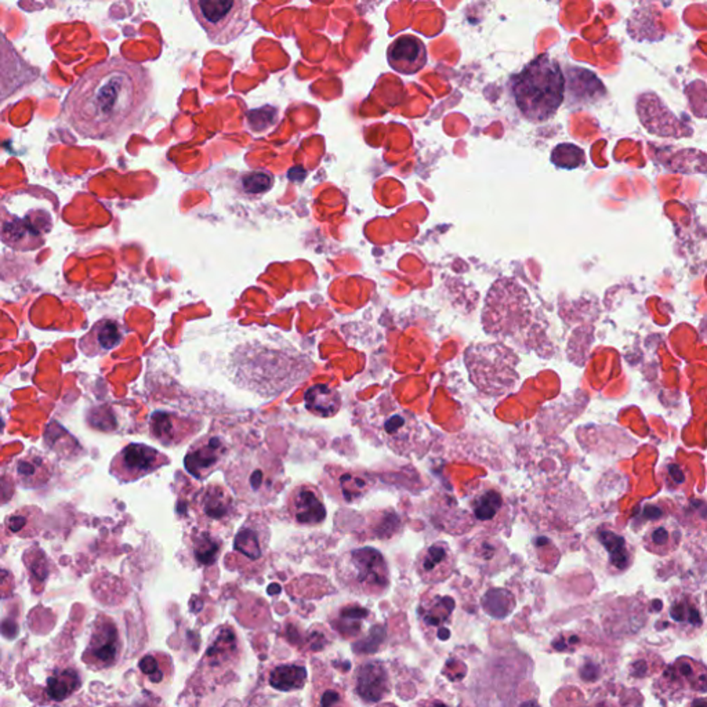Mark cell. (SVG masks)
Here are the masks:
<instances>
[{"mask_svg":"<svg viewBox=\"0 0 707 707\" xmlns=\"http://www.w3.org/2000/svg\"><path fill=\"white\" fill-rule=\"evenodd\" d=\"M152 95V79L142 65L113 59L78 80L65 101V116L83 137L111 139L142 118Z\"/></svg>","mask_w":707,"mask_h":707,"instance_id":"6da1fadb","label":"cell"},{"mask_svg":"<svg viewBox=\"0 0 707 707\" xmlns=\"http://www.w3.org/2000/svg\"><path fill=\"white\" fill-rule=\"evenodd\" d=\"M313 365L290 351L246 344L231 357V378L236 386L262 397L288 391L308 376Z\"/></svg>","mask_w":707,"mask_h":707,"instance_id":"7a4b0ae2","label":"cell"},{"mask_svg":"<svg viewBox=\"0 0 707 707\" xmlns=\"http://www.w3.org/2000/svg\"><path fill=\"white\" fill-rule=\"evenodd\" d=\"M511 93L525 118L545 122L557 113L565 95L560 64L547 54L535 59L511 80Z\"/></svg>","mask_w":707,"mask_h":707,"instance_id":"3957f363","label":"cell"},{"mask_svg":"<svg viewBox=\"0 0 707 707\" xmlns=\"http://www.w3.org/2000/svg\"><path fill=\"white\" fill-rule=\"evenodd\" d=\"M482 321L486 332L499 337L516 340L525 337V332L532 335L534 317L527 292L513 280H499L486 298Z\"/></svg>","mask_w":707,"mask_h":707,"instance_id":"277c9868","label":"cell"},{"mask_svg":"<svg viewBox=\"0 0 707 707\" xmlns=\"http://www.w3.org/2000/svg\"><path fill=\"white\" fill-rule=\"evenodd\" d=\"M473 384L491 397L506 394L516 387L519 358L503 344H477L464 354Z\"/></svg>","mask_w":707,"mask_h":707,"instance_id":"5b68a950","label":"cell"},{"mask_svg":"<svg viewBox=\"0 0 707 707\" xmlns=\"http://www.w3.org/2000/svg\"><path fill=\"white\" fill-rule=\"evenodd\" d=\"M336 578L354 594L381 597L390 586V569L381 551L373 547L357 548L337 561Z\"/></svg>","mask_w":707,"mask_h":707,"instance_id":"8992f818","label":"cell"},{"mask_svg":"<svg viewBox=\"0 0 707 707\" xmlns=\"http://www.w3.org/2000/svg\"><path fill=\"white\" fill-rule=\"evenodd\" d=\"M188 4L209 41L220 46L236 41L251 23L248 0H188Z\"/></svg>","mask_w":707,"mask_h":707,"instance_id":"52a82bcc","label":"cell"},{"mask_svg":"<svg viewBox=\"0 0 707 707\" xmlns=\"http://www.w3.org/2000/svg\"><path fill=\"white\" fill-rule=\"evenodd\" d=\"M280 474V464L265 454H243L227 470V481L243 500L262 503L271 498Z\"/></svg>","mask_w":707,"mask_h":707,"instance_id":"ba28073f","label":"cell"},{"mask_svg":"<svg viewBox=\"0 0 707 707\" xmlns=\"http://www.w3.org/2000/svg\"><path fill=\"white\" fill-rule=\"evenodd\" d=\"M239 655H241V648L235 631L228 626L218 629L217 633L213 634L201 666L197 669V687L209 691L227 684L230 675L235 673Z\"/></svg>","mask_w":707,"mask_h":707,"instance_id":"9c48e42d","label":"cell"},{"mask_svg":"<svg viewBox=\"0 0 707 707\" xmlns=\"http://www.w3.org/2000/svg\"><path fill=\"white\" fill-rule=\"evenodd\" d=\"M706 678L707 670L703 663L693 657L681 656L667 665L655 680L654 693L657 698L670 702L695 698L706 693Z\"/></svg>","mask_w":707,"mask_h":707,"instance_id":"30bf717a","label":"cell"},{"mask_svg":"<svg viewBox=\"0 0 707 707\" xmlns=\"http://www.w3.org/2000/svg\"><path fill=\"white\" fill-rule=\"evenodd\" d=\"M121 652V633L115 620L106 615H98L90 626L87 647L83 652L86 666L95 672L111 669L119 662Z\"/></svg>","mask_w":707,"mask_h":707,"instance_id":"8fae6325","label":"cell"},{"mask_svg":"<svg viewBox=\"0 0 707 707\" xmlns=\"http://www.w3.org/2000/svg\"><path fill=\"white\" fill-rule=\"evenodd\" d=\"M168 463V456L155 448L142 444H129L114 457L109 472L121 482H133L157 472Z\"/></svg>","mask_w":707,"mask_h":707,"instance_id":"7c38bea8","label":"cell"},{"mask_svg":"<svg viewBox=\"0 0 707 707\" xmlns=\"http://www.w3.org/2000/svg\"><path fill=\"white\" fill-rule=\"evenodd\" d=\"M381 439L398 454H410L420 449L422 426L409 413H394L384 418Z\"/></svg>","mask_w":707,"mask_h":707,"instance_id":"4fadbf2b","label":"cell"},{"mask_svg":"<svg viewBox=\"0 0 707 707\" xmlns=\"http://www.w3.org/2000/svg\"><path fill=\"white\" fill-rule=\"evenodd\" d=\"M454 610V601L448 595H431L423 599L418 610V623L428 639L446 641L449 638Z\"/></svg>","mask_w":707,"mask_h":707,"instance_id":"5bb4252c","label":"cell"},{"mask_svg":"<svg viewBox=\"0 0 707 707\" xmlns=\"http://www.w3.org/2000/svg\"><path fill=\"white\" fill-rule=\"evenodd\" d=\"M418 578L427 584L445 582L454 574V556L448 543L436 542L420 551L416 558Z\"/></svg>","mask_w":707,"mask_h":707,"instance_id":"9a60e30c","label":"cell"},{"mask_svg":"<svg viewBox=\"0 0 707 707\" xmlns=\"http://www.w3.org/2000/svg\"><path fill=\"white\" fill-rule=\"evenodd\" d=\"M227 452V444L220 436L201 439L187 454L184 460L187 472L197 480H204L220 466Z\"/></svg>","mask_w":707,"mask_h":707,"instance_id":"2e32d148","label":"cell"},{"mask_svg":"<svg viewBox=\"0 0 707 707\" xmlns=\"http://www.w3.org/2000/svg\"><path fill=\"white\" fill-rule=\"evenodd\" d=\"M594 540L601 548L602 560L607 563L610 574H623L634 561V547L622 534L610 525L600 527L594 532Z\"/></svg>","mask_w":707,"mask_h":707,"instance_id":"e0dca14e","label":"cell"},{"mask_svg":"<svg viewBox=\"0 0 707 707\" xmlns=\"http://www.w3.org/2000/svg\"><path fill=\"white\" fill-rule=\"evenodd\" d=\"M387 60L394 71L415 75L427 64V49L416 36H399L390 44Z\"/></svg>","mask_w":707,"mask_h":707,"instance_id":"ac0fdd59","label":"cell"},{"mask_svg":"<svg viewBox=\"0 0 707 707\" xmlns=\"http://www.w3.org/2000/svg\"><path fill=\"white\" fill-rule=\"evenodd\" d=\"M288 513L296 524H322L326 519V509L322 501L321 493L311 485H298L288 498Z\"/></svg>","mask_w":707,"mask_h":707,"instance_id":"d6986e66","label":"cell"},{"mask_svg":"<svg viewBox=\"0 0 707 707\" xmlns=\"http://www.w3.org/2000/svg\"><path fill=\"white\" fill-rule=\"evenodd\" d=\"M195 509L207 524H225L235 513V501L225 486L210 483L197 493Z\"/></svg>","mask_w":707,"mask_h":707,"instance_id":"ffe728a7","label":"cell"},{"mask_svg":"<svg viewBox=\"0 0 707 707\" xmlns=\"http://www.w3.org/2000/svg\"><path fill=\"white\" fill-rule=\"evenodd\" d=\"M354 690L366 703H378L390 693V677L386 666L379 660H369L358 666L354 677Z\"/></svg>","mask_w":707,"mask_h":707,"instance_id":"44dd1931","label":"cell"},{"mask_svg":"<svg viewBox=\"0 0 707 707\" xmlns=\"http://www.w3.org/2000/svg\"><path fill=\"white\" fill-rule=\"evenodd\" d=\"M669 618L675 633L683 638H693L703 628L699 602L688 594L675 597L670 604Z\"/></svg>","mask_w":707,"mask_h":707,"instance_id":"7402d4cb","label":"cell"},{"mask_svg":"<svg viewBox=\"0 0 707 707\" xmlns=\"http://www.w3.org/2000/svg\"><path fill=\"white\" fill-rule=\"evenodd\" d=\"M659 521V519H657ZM681 542V530L669 519L655 522L643 537L644 547L652 555L667 556L677 550Z\"/></svg>","mask_w":707,"mask_h":707,"instance_id":"603a6c76","label":"cell"},{"mask_svg":"<svg viewBox=\"0 0 707 707\" xmlns=\"http://www.w3.org/2000/svg\"><path fill=\"white\" fill-rule=\"evenodd\" d=\"M17 481L24 488H41L46 485L53 475L50 463L38 454H31L17 463Z\"/></svg>","mask_w":707,"mask_h":707,"instance_id":"cb8c5ba5","label":"cell"},{"mask_svg":"<svg viewBox=\"0 0 707 707\" xmlns=\"http://www.w3.org/2000/svg\"><path fill=\"white\" fill-rule=\"evenodd\" d=\"M472 556L475 564L483 571H499L503 568L509 560V550L498 539L492 537H480L472 545Z\"/></svg>","mask_w":707,"mask_h":707,"instance_id":"d4e9b609","label":"cell"},{"mask_svg":"<svg viewBox=\"0 0 707 707\" xmlns=\"http://www.w3.org/2000/svg\"><path fill=\"white\" fill-rule=\"evenodd\" d=\"M267 540H269L267 527L260 521H248L236 535L234 547L251 560H259L262 551L267 547Z\"/></svg>","mask_w":707,"mask_h":707,"instance_id":"484cf974","label":"cell"},{"mask_svg":"<svg viewBox=\"0 0 707 707\" xmlns=\"http://www.w3.org/2000/svg\"><path fill=\"white\" fill-rule=\"evenodd\" d=\"M82 678L74 667H57L53 675L46 681L44 693L50 701L62 702L79 690Z\"/></svg>","mask_w":707,"mask_h":707,"instance_id":"4316f807","label":"cell"},{"mask_svg":"<svg viewBox=\"0 0 707 707\" xmlns=\"http://www.w3.org/2000/svg\"><path fill=\"white\" fill-rule=\"evenodd\" d=\"M306 408L314 415L330 418L339 412L342 398L336 390L330 389L326 384H317L307 390Z\"/></svg>","mask_w":707,"mask_h":707,"instance_id":"83f0119b","label":"cell"},{"mask_svg":"<svg viewBox=\"0 0 707 707\" xmlns=\"http://www.w3.org/2000/svg\"><path fill=\"white\" fill-rule=\"evenodd\" d=\"M472 509L478 522L498 521L504 511L503 495L493 488L478 491L472 498Z\"/></svg>","mask_w":707,"mask_h":707,"instance_id":"f1b7e54d","label":"cell"},{"mask_svg":"<svg viewBox=\"0 0 707 707\" xmlns=\"http://www.w3.org/2000/svg\"><path fill=\"white\" fill-rule=\"evenodd\" d=\"M270 685L282 693L298 691L306 685L307 670L298 665H280L270 673Z\"/></svg>","mask_w":707,"mask_h":707,"instance_id":"f546056e","label":"cell"},{"mask_svg":"<svg viewBox=\"0 0 707 707\" xmlns=\"http://www.w3.org/2000/svg\"><path fill=\"white\" fill-rule=\"evenodd\" d=\"M189 547L195 563L199 565H213L220 556V540L209 530H194Z\"/></svg>","mask_w":707,"mask_h":707,"instance_id":"4dcf8cb0","label":"cell"},{"mask_svg":"<svg viewBox=\"0 0 707 707\" xmlns=\"http://www.w3.org/2000/svg\"><path fill=\"white\" fill-rule=\"evenodd\" d=\"M86 339L88 340V350L90 348H98L103 351L113 350L122 342L121 329L115 322L101 321L100 324L93 327L92 332L86 336Z\"/></svg>","mask_w":707,"mask_h":707,"instance_id":"1f68e13d","label":"cell"},{"mask_svg":"<svg viewBox=\"0 0 707 707\" xmlns=\"http://www.w3.org/2000/svg\"><path fill=\"white\" fill-rule=\"evenodd\" d=\"M177 420L168 413H153L151 418V433L158 441L162 442L163 445H176L180 444L181 439L186 438L181 431H177Z\"/></svg>","mask_w":707,"mask_h":707,"instance_id":"d6a6232c","label":"cell"},{"mask_svg":"<svg viewBox=\"0 0 707 707\" xmlns=\"http://www.w3.org/2000/svg\"><path fill=\"white\" fill-rule=\"evenodd\" d=\"M368 615V611L363 610V608L344 607L337 613L335 628L337 629L340 634L347 637V638H351V637L357 636L363 630V622H365Z\"/></svg>","mask_w":707,"mask_h":707,"instance_id":"836d02e7","label":"cell"},{"mask_svg":"<svg viewBox=\"0 0 707 707\" xmlns=\"http://www.w3.org/2000/svg\"><path fill=\"white\" fill-rule=\"evenodd\" d=\"M551 162L555 163L557 168L572 170V169L581 168L582 165H584L586 153L578 145L565 142V144L557 145L553 150Z\"/></svg>","mask_w":707,"mask_h":707,"instance_id":"e575fe53","label":"cell"},{"mask_svg":"<svg viewBox=\"0 0 707 707\" xmlns=\"http://www.w3.org/2000/svg\"><path fill=\"white\" fill-rule=\"evenodd\" d=\"M140 670L150 678L151 683H161L163 677H165V673L162 672V669H160L158 656H153V655H147V656L142 657V662H140Z\"/></svg>","mask_w":707,"mask_h":707,"instance_id":"d590c367","label":"cell"},{"mask_svg":"<svg viewBox=\"0 0 707 707\" xmlns=\"http://www.w3.org/2000/svg\"><path fill=\"white\" fill-rule=\"evenodd\" d=\"M271 187V179L264 173H251L243 179V188L251 194H260Z\"/></svg>","mask_w":707,"mask_h":707,"instance_id":"8d00e7d4","label":"cell"},{"mask_svg":"<svg viewBox=\"0 0 707 707\" xmlns=\"http://www.w3.org/2000/svg\"><path fill=\"white\" fill-rule=\"evenodd\" d=\"M32 560L33 564H27L31 574H32L39 582L46 581V578H48V558L43 555V551L39 550L38 553L32 555Z\"/></svg>","mask_w":707,"mask_h":707,"instance_id":"74e56055","label":"cell"},{"mask_svg":"<svg viewBox=\"0 0 707 707\" xmlns=\"http://www.w3.org/2000/svg\"><path fill=\"white\" fill-rule=\"evenodd\" d=\"M14 576L6 569H0V599H7L14 592Z\"/></svg>","mask_w":707,"mask_h":707,"instance_id":"f35d334b","label":"cell"},{"mask_svg":"<svg viewBox=\"0 0 707 707\" xmlns=\"http://www.w3.org/2000/svg\"><path fill=\"white\" fill-rule=\"evenodd\" d=\"M14 493V486L9 478H0V503H6Z\"/></svg>","mask_w":707,"mask_h":707,"instance_id":"ab89813d","label":"cell"},{"mask_svg":"<svg viewBox=\"0 0 707 707\" xmlns=\"http://www.w3.org/2000/svg\"><path fill=\"white\" fill-rule=\"evenodd\" d=\"M2 430H4V420L0 418V433H2Z\"/></svg>","mask_w":707,"mask_h":707,"instance_id":"60d3db41","label":"cell"}]
</instances>
